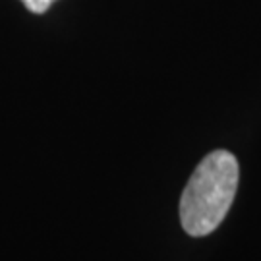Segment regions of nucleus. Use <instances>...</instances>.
I'll list each match as a JSON object with an SVG mask.
<instances>
[{"label": "nucleus", "mask_w": 261, "mask_h": 261, "mask_svg": "<svg viewBox=\"0 0 261 261\" xmlns=\"http://www.w3.org/2000/svg\"><path fill=\"white\" fill-rule=\"evenodd\" d=\"M240 180L238 161L217 149L201 159L180 197V223L190 236H207L219 228L232 205Z\"/></svg>", "instance_id": "f257e3e1"}, {"label": "nucleus", "mask_w": 261, "mask_h": 261, "mask_svg": "<svg viewBox=\"0 0 261 261\" xmlns=\"http://www.w3.org/2000/svg\"><path fill=\"white\" fill-rule=\"evenodd\" d=\"M56 0H21V4L33 14H45Z\"/></svg>", "instance_id": "f03ea898"}]
</instances>
